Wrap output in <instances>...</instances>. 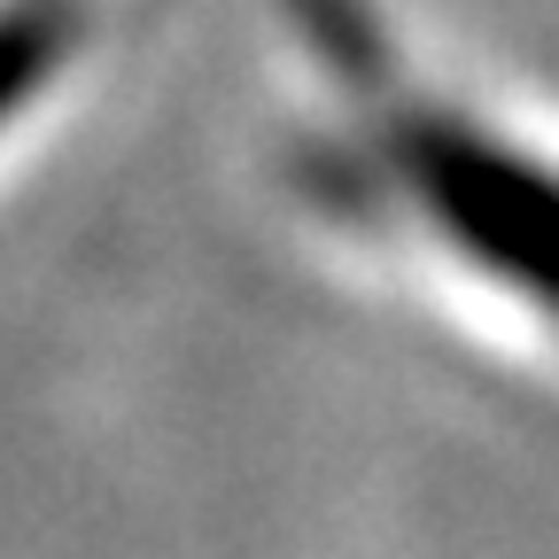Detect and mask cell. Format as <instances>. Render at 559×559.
Returning a JSON list of instances; mask_svg holds the SVG:
<instances>
[{
    "instance_id": "cell-1",
    "label": "cell",
    "mask_w": 559,
    "mask_h": 559,
    "mask_svg": "<svg viewBox=\"0 0 559 559\" xmlns=\"http://www.w3.org/2000/svg\"><path fill=\"white\" fill-rule=\"evenodd\" d=\"M389 164L428 226L559 326V171L428 102H381Z\"/></svg>"
},
{
    "instance_id": "cell-2",
    "label": "cell",
    "mask_w": 559,
    "mask_h": 559,
    "mask_svg": "<svg viewBox=\"0 0 559 559\" xmlns=\"http://www.w3.org/2000/svg\"><path fill=\"white\" fill-rule=\"evenodd\" d=\"M70 47H79V0H16L0 16V124L55 79Z\"/></svg>"
}]
</instances>
